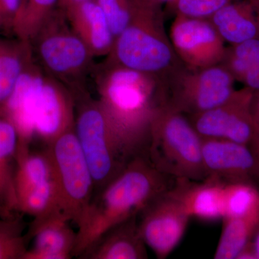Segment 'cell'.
<instances>
[{"mask_svg":"<svg viewBox=\"0 0 259 259\" xmlns=\"http://www.w3.org/2000/svg\"><path fill=\"white\" fill-rule=\"evenodd\" d=\"M242 82L254 93H259V64L250 67L243 76Z\"/></svg>","mask_w":259,"mask_h":259,"instance_id":"30","label":"cell"},{"mask_svg":"<svg viewBox=\"0 0 259 259\" xmlns=\"http://www.w3.org/2000/svg\"><path fill=\"white\" fill-rule=\"evenodd\" d=\"M32 58L31 44L0 39V106L4 105Z\"/></svg>","mask_w":259,"mask_h":259,"instance_id":"21","label":"cell"},{"mask_svg":"<svg viewBox=\"0 0 259 259\" xmlns=\"http://www.w3.org/2000/svg\"><path fill=\"white\" fill-rule=\"evenodd\" d=\"M224 183L212 179H175L169 194L182 204L190 218L214 222L223 218Z\"/></svg>","mask_w":259,"mask_h":259,"instance_id":"16","label":"cell"},{"mask_svg":"<svg viewBox=\"0 0 259 259\" xmlns=\"http://www.w3.org/2000/svg\"><path fill=\"white\" fill-rule=\"evenodd\" d=\"M251 241L253 242V245H254L257 259H259V216L256 225H255L254 233H253Z\"/></svg>","mask_w":259,"mask_h":259,"instance_id":"33","label":"cell"},{"mask_svg":"<svg viewBox=\"0 0 259 259\" xmlns=\"http://www.w3.org/2000/svg\"><path fill=\"white\" fill-rule=\"evenodd\" d=\"M249 147L254 153L255 158L259 163V125L258 124H257L256 131H255L254 136L250 142Z\"/></svg>","mask_w":259,"mask_h":259,"instance_id":"32","label":"cell"},{"mask_svg":"<svg viewBox=\"0 0 259 259\" xmlns=\"http://www.w3.org/2000/svg\"><path fill=\"white\" fill-rule=\"evenodd\" d=\"M74 130L93 175L95 193L105 187L134 157L119 139L98 100L77 94Z\"/></svg>","mask_w":259,"mask_h":259,"instance_id":"6","label":"cell"},{"mask_svg":"<svg viewBox=\"0 0 259 259\" xmlns=\"http://www.w3.org/2000/svg\"><path fill=\"white\" fill-rule=\"evenodd\" d=\"M254 94L247 88L236 90L221 105L187 117L202 138L226 139L249 146L257 127L251 113Z\"/></svg>","mask_w":259,"mask_h":259,"instance_id":"11","label":"cell"},{"mask_svg":"<svg viewBox=\"0 0 259 259\" xmlns=\"http://www.w3.org/2000/svg\"><path fill=\"white\" fill-rule=\"evenodd\" d=\"M175 179L158 171L146 154L131 158L94 195L76 232L74 256L79 257L109 229L140 213L171 190Z\"/></svg>","mask_w":259,"mask_h":259,"instance_id":"2","label":"cell"},{"mask_svg":"<svg viewBox=\"0 0 259 259\" xmlns=\"http://www.w3.org/2000/svg\"><path fill=\"white\" fill-rule=\"evenodd\" d=\"M234 81L221 64L199 69L182 65L166 78V105L187 116L200 113L228 100Z\"/></svg>","mask_w":259,"mask_h":259,"instance_id":"8","label":"cell"},{"mask_svg":"<svg viewBox=\"0 0 259 259\" xmlns=\"http://www.w3.org/2000/svg\"><path fill=\"white\" fill-rule=\"evenodd\" d=\"M258 216L223 218L222 233L214 258H236L243 247L251 241Z\"/></svg>","mask_w":259,"mask_h":259,"instance_id":"23","label":"cell"},{"mask_svg":"<svg viewBox=\"0 0 259 259\" xmlns=\"http://www.w3.org/2000/svg\"><path fill=\"white\" fill-rule=\"evenodd\" d=\"M139 215L109 229L79 258L84 259H146V245L139 228Z\"/></svg>","mask_w":259,"mask_h":259,"instance_id":"18","label":"cell"},{"mask_svg":"<svg viewBox=\"0 0 259 259\" xmlns=\"http://www.w3.org/2000/svg\"><path fill=\"white\" fill-rule=\"evenodd\" d=\"M253 6L254 7L255 12H256L257 17H258L259 24V0H249Z\"/></svg>","mask_w":259,"mask_h":259,"instance_id":"35","label":"cell"},{"mask_svg":"<svg viewBox=\"0 0 259 259\" xmlns=\"http://www.w3.org/2000/svg\"><path fill=\"white\" fill-rule=\"evenodd\" d=\"M20 3V0H0V22L3 27L12 29Z\"/></svg>","mask_w":259,"mask_h":259,"instance_id":"29","label":"cell"},{"mask_svg":"<svg viewBox=\"0 0 259 259\" xmlns=\"http://www.w3.org/2000/svg\"><path fill=\"white\" fill-rule=\"evenodd\" d=\"M258 214L259 190L257 186L241 182L225 184L223 219L253 217Z\"/></svg>","mask_w":259,"mask_h":259,"instance_id":"24","label":"cell"},{"mask_svg":"<svg viewBox=\"0 0 259 259\" xmlns=\"http://www.w3.org/2000/svg\"><path fill=\"white\" fill-rule=\"evenodd\" d=\"M233 1L235 0H172L166 7L175 15L207 19Z\"/></svg>","mask_w":259,"mask_h":259,"instance_id":"27","label":"cell"},{"mask_svg":"<svg viewBox=\"0 0 259 259\" xmlns=\"http://www.w3.org/2000/svg\"><path fill=\"white\" fill-rule=\"evenodd\" d=\"M97 81L98 101L130 155L146 154L153 120L166 105V79L110 60Z\"/></svg>","mask_w":259,"mask_h":259,"instance_id":"1","label":"cell"},{"mask_svg":"<svg viewBox=\"0 0 259 259\" xmlns=\"http://www.w3.org/2000/svg\"><path fill=\"white\" fill-rule=\"evenodd\" d=\"M84 1H87V0H59L58 8L64 11V10L69 8L70 7Z\"/></svg>","mask_w":259,"mask_h":259,"instance_id":"34","label":"cell"},{"mask_svg":"<svg viewBox=\"0 0 259 259\" xmlns=\"http://www.w3.org/2000/svg\"><path fill=\"white\" fill-rule=\"evenodd\" d=\"M59 0H20L12 30L19 40L31 44L58 8Z\"/></svg>","mask_w":259,"mask_h":259,"instance_id":"22","label":"cell"},{"mask_svg":"<svg viewBox=\"0 0 259 259\" xmlns=\"http://www.w3.org/2000/svg\"><path fill=\"white\" fill-rule=\"evenodd\" d=\"M30 147V144L19 142L15 177L17 211L38 218L57 209V193L47 151L34 152Z\"/></svg>","mask_w":259,"mask_h":259,"instance_id":"10","label":"cell"},{"mask_svg":"<svg viewBox=\"0 0 259 259\" xmlns=\"http://www.w3.org/2000/svg\"><path fill=\"white\" fill-rule=\"evenodd\" d=\"M236 259H257L253 242L250 241L238 253Z\"/></svg>","mask_w":259,"mask_h":259,"instance_id":"31","label":"cell"},{"mask_svg":"<svg viewBox=\"0 0 259 259\" xmlns=\"http://www.w3.org/2000/svg\"><path fill=\"white\" fill-rule=\"evenodd\" d=\"M25 229L23 218L17 213L0 217V259H24L28 249Z\"/></svg>","mask_w":259,"mask_h":259,"instance_id":"25","label":"cell"},{"mask_svg":"<svg viewBox=\"0 0 259 259\" xmlns=\"http://www.w3.org/2000/svg\"><path fill=\"white\" fill-rule=\"evenodd\" d=\"M227 54L243 61L250 67L259 64V37L226 48Z\"/></svg>","mask_w":259,"mask_h":259,"instance_id":"28","label":"cell"},{"mask_svg":"<svg viewBox=\"0 0 259 259\" xmlns=\"http://www.w3.org/2000/svg\"><path fill=\"white\" fill-rule=\"evenodd\" d=\"M34 42L42 64L51 74L64 81L82 76L94 57L59 8L44 24Z\"/></svg>","mask_w":259,"mask_h":259,"instance_id":"9","label":"cell"},{"mask_svg":"<svg viewBox=\"0 0 259 259\" xmlns=\"http://www.w3.org/2000/svg\"><path fill=\"white\" fill-rule=\"evenodd\" d=\"M105 13L115 38L128 25L137 0H96Z\"/></svg>","mask_w":259,"mask_h":259,"instance_id":"26","label":"cell"},{"mask_svg":"<svg viewBox=\"0 0 259 259\" xmlns=\"http://www.w3.org/2000/svg\"><path fill=\"white\" fill-rule=\"evenodd\" d=\"M110 59L129 69L166 79L182 66L163 24L161 6L137 0L128 25L115 38Z\"/></svg>","mask_w":259,"mask_h":259,"instance_id":"3","label":"cell"},{"mask_svg":"<svg viewBox=\"0 0 259 259\" xmlns=\"http://www.w3.org/2000/svg\"><path fill=\"white\" fill-rule=\"evenodd\" d=\"M18 144V130L0 110V217L18 212L15 177Z\"/></svg>","mask_w":259,"mask_h":259,"instance_id":"19","label":"cell"},{"mask_svg":"<svg viewBox=\"0 0 259 259\" xmlns=\"http://www.w3.org/2000/svg\"><path fill=\"white\" fill-rule=\"evenodd\" d=\"M61 213L79 226L95 193L94 179L74 127L46 147Z\"/></svg>","mask_w":259,"mask_h":259,"instance_id":"7","label":"cell"},{"mask_svg":"<svg viewBox=\"0 0 259 259\" xmlns=\"http://www.w3.org/2000/svg\"><path fill=\"white\" fill-rule=\"evenodd\" d=\"M62 213L56 212L33 220L27 232L33 240L24 259H68L74 256L76 233Z\"/></svg>","mask_w":259,"mask_h":259,"instance_id":"15","label":"cell"},{"mask_svg":"<svg viewBox=\"0 0 259 259\" xmlns=\"http://www.w3.org/2000/svg\"><path fill=\"white\" fill-rule=\"evenodd\" d=\"M190 216L169 192L148 204L139 218L141 237L158 258L164 259L182 241Z\"/></svg>","mask_w":259,"mask_h":259,"instance_id":"13","label":"cell"},{"mask_svg":"<svg viewBox=\"0 0 259 259\" xmlns=\"http://www.w3.org/2000/svg\"><path fill=\"white\" fill-rule=\"evenodd\" d=\"M64 12L70 26L84 42L92 55L111 54L115 37L96 0L78 3Z\"/></svg>","mask_w":259,"mask_h":259,"instance_id":"17","label":"cell"},{"mask_svg":"<svg viewBox=\"0 0 259 259\" xmlns=\"http://www.w3.org/2000/svg\"><path fill=\"white\" fill-rule=\"evenodd\" d=\"M148 1L151 2V3H154V4L160 5L161 6L162 5H167L168 3H171L172 0H148Z\"/></svg>","mask_w":259,"mask_h":259,"instance_id":"36","label":"cell"},{"mask_svg":"<svg viewBox=\"0 0 259 259\" xmlns=\"http://www.w3.org/2000/svg\"><path fill=\"white\" fill-rule=\"evenodd\" d=\"M13 107L23 132L47 145L74 127V96L41 71L19 86Z\"/></svg>","mask_w":259,"mask_h":259,"instance_id":"5","label":"cell"},{"mask_svg":"<svg viewBox=\"0 0 259 259\" xmlns=\"http://www.w3.org/2000/svg\"><path fill=\"white\" fill-rule=\"evenodd\" d=\"M0 27H3V25H2L1 22H0Z\"/></svg>","mask_w":259,"mask_h":259,"instance_id":"37","label":"cell"},{"mask_svg":"<svg viewBox=\"0 0 259 259\" xmlns=\"http://www.w3.org/2000/svg\"><path fill=\"white\" fill-rule=\"evenodd\" d=\"M169 38L177 57L189 69L221 64L226 54V42L207 18L175 15Z\"/></svg>","mask_w":259,"mask_h":259,"instance_id":"12","label":"cell"},{"mask_svg":"<svg viewBox=\"0 0 259 259\" xmlns=\"http://www.w3.org/2000/svg\"><path fill=\"white\" fill-rule=\"evenodd\" d=\"M207 19L231 45L259 37L258 17L249 0H235Z\"/></svg>","mask_w":259,"mask_h":259,"instance_id":"20","label":"cell"},{"mask_svg":"<svg viewBox=\"0 0 259 259\" xmlns=\"http://www.w3.org/2000/svg\"><path fill=\"white\" fill-rule=\"evenodd\" d=\"M202 154L207 179L224 184L259 185V163L249 146L202 138Z\"/></svg>","mask_w":259,"mask_h":259,"instance_id":"14","label":"cell"},{"mask_svg":"<svg viewBox=\"0 0 259 259\" xmlns=\"http://www.w3.org/2000/svg\"><path fill=\"white\" fill-rule=\"evenodd\" d=\"M146 156L153 166L174 179H207L202 154V137L190 119L168 105L153 120Z\"/></svg>","mask_w":259,"mask_h":259,"instance_id":"4","label":"cell"}]
</instances>
